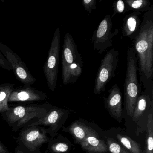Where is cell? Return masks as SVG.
<instances>
[{"label": "cell", "mask_w": 153, "mask_h": 153, "mask_svg": "<svg viewBox=\"0 0 153 153\" xmlns=\"http://www.w3.org/2000/svg\"><path fill=\"white\" fill-rule=\"evenodd\" d=\"M138 35L132 42V47L137 55L140 79L153 80V7L142 16Z\"/></svg>", "instance_id": "obj_1"}, {"label": "cell", "mask_w": 153, "mask_h": 153, "mask_svg": "<svg viewBox=\"0 0 153 153\" xmlns=\"http://www.w3.org/2000/svg\"><path fill=\"white\" fill-rule=\"evenodd\" d=\"M82 56L71 35L65 34L62 55V83L64 85L76 83L83 71Z\"/></svg>", "instance_id": "obj_2"}, {"label": "cell", "mask_w": 153, "mask_h": 153, "mask_svg": "<svg viewBox=\"0 0 153 153\" xmlns=\"http://www.w3.org/2000/svg\"><path fill=\"white\" fill-rule=\"evenodd\" d=\"M52 107L48 103L17 105L10 108L1 114L12 131L16 132L33 120L35 121L44 117Z\"/></svg>", "instance_id": "obj_3"}, {"label": "cell", "mask_w": 153, "mask_h": 153, "mask_svg": "<svg viewBox=\"0 0 153 153\" xmlns=\"http://www.w3.org/2000/svg\"><path fill=\"white\" fill-rule=\"evenodd\" d=\"M137 59L132 46L127 51V67L124 84L125 108L127 114L132 117L141 86L138 80Z\"/></svg>", "instance_id": "obj_4"}, {"label": "cell", "mask_w": 153, "mask_h": 153, "mask_svg": "<svg viewBox=\"0 0 153 153\" xmlns=\"http://www.w3.org/2000/svg\"><path fill=\"white\" fill-rule=\"evenodd\" d=\"M51 139L45 127L25 126L16 138V142L24 153H42V146Z\"/></svg>", "instance_id": "obj_5"}, {"label": "cell", "mask_w": 153, "mask_h": 153, "mask_svg": "<svg viewBox=\"0 0 153 153\" xmlns=\"http://www.w3.org/2000/svg\"><path fill=\"white\" fill-rule=\"evenodd\" d=\"M119 55V51L114 48L108 51L101 60L95 81L94 93L95 94L104 92L105 86L115 76Z\"/></svg>", "instance_id": "obj_6"}, {"label": "cell", "mask_w": 153, "mask_h": 153, "mask_svg": "<svg viewBox=\"0 0 153 153\" xmlns=\"http://www.w3.org/2000/svg\"><path fill=\"white\" fill-rule=\"evenodd\" d=\"M60 29H56L51 43L43 71L50 90L54 91L57 86L60 49Z\"/></svg>", "instance_id": "obj_7"}, {"label": "cell", "mask_w": 153, "mask_h": 153, "mask_svg": "<svg viewBox=\"0 0 153 153\" xmlns=\"http://www.w3.org/2000/svg\"><path fill=\"white\" fill-rule=\"evenodd\" d=\"M111 19V15H106L94 30L92 36L91 40L94 44V50L99 54H102L112 46L114 37L119 33L118 29L112 32L113 23Z\"/></svg>", "instance_id": "obj_8"}, {"label": "cell", "mask_w": 153, "mask_h": 153, "mask_svg": "<svg viewBox=\"0 0 153 153\" xmlns=\"http://www.w3.org/2000/svg\"><path fill=\"white\" fill-rule=\"evenodd\" d=\"M0 51L9 62L11 70L18 80L25 85L34 84L36 79L32 76L25 62L8 46L0 42Z\"/></svg>", "instance_id": "obj_9"}, {"label": "cell", "mask_w": 153, "mask_h": 153, "mask_svg": "<svg viewBox=\"0 0 153 153\" xmlns=\"http://www.w3.org/2000/svg\"><path fill=\"white\" fill-rule=\"evenodd\" d=\"M64 112L62 109L52 107L44 117L37 119L32 122L26 126H40L46 128V131L53 138L60 126V123L64 115Z\"/></svg>", "instance_id": "obj_10"}, {"label": "cell", "mask_w": 153, "mask_h": 153, "mask_svg": "<svg viewBox=\"0 0 153 153\" xmlns=\"http://www.w3.org/2000/svg\"><path fill=\"white\" fill-rule=\"evenodd\" d=\"M45 93L35 89L31 85H25L13 89L9 97L8 102H33L41 101L47 99Z\"/></svg>", "instance_id": "obj_11"}, {"label": "cell", "mask_w": 153, "mask_h": 153, "mask_svg": "<svg viewBox=\"0 0 153 153\" xmlns=\"http://www.w3.org/2000/svg\"><path fill=\"white\" fill-rule=\"evenodd\" d=\"M141 15L142 13L139 11H134L124 16L122 27L123 37H128L132 40L137 37L140 30Z\"/></svg>", "instance_id": "obj_12"}, {"label": "cell", "mask_w": 153, "mask_h": 153, "mask_svg": "<svg viewBox=\"0 0 153 153\" xmlns=\"http://www.w3.org/2000/svg\"><path fill=\"white\" fill-rule=\"evenodd\" d=\"M106 106L114 117L120 120L122 115V99L120 90L115 84L109 89V95L105 99Z\"/></svg>", "instance_id": "obj_13"}, {"label": "cell", "mask_w": 153, "mask_h": 153, "mask_svg": "<svg viewBox=\"0 0 153 153\" xmlns=\"http://www.w3.org/2000/svg\"><path fill=\"white\" fill-rule=\"evenodd\" d=\"M97 134L87 137L80 143L81 147L85 150L92 153H104L108 152V146L104 140L99 139Z\"/></svg>", "instance_id": "obj_14"}, {"label": "cell", "mask_w": 153, "mask_h": 153, "mask_svg": "<svg viewBox=\"0 0 153 153\" xmlns=\"http://www.w3.org/2000/svg\"><path fill=\"white\" fill-rule=\"evenodd\" d=\"M70 131L78 142L81 143L89 135L97 134L90 127L80 123H74L69 128Z\"/></svg>", "instance_id": "obj_15"}, {"label": "cell", "mask_w": 153, "mask_h": 153, "mask_svg": "<svg viewBox=\"0 0 153 153\" xmlns=\"http://www.w3.org/2000/svg\"><path fill=\"white\" fill-rule=\"evenodd\" d=\"M14 84L5 83L0 85V114L9 111L8 99L14 89Z\"/></svg>", "instance_id": "obj_16"}, {"label": "cell", "mask_w": 153, "mask_h": 153, "mask_svg": "<svg viewBox=\"0 0 153 153\" xmlns=\"http://www.w3.org/2000/svg\"><path fill=\"white\" fill-rule=\"evenodd\" d=\"M153 94L152 93L148 92L145 90L143 94L139 96L138 97L136 103V106L132 116V120L136 121L143 114L144 112L146 111L149 103L151 102L150 101L149 94Z\"/></svg>", "instance_id": "obj_17"}, {"label": "cell", "mask_w": 153, "mask_h": 153, "mask_svg": "<svg viewBox=\"0 0 153 153\" xmlns=\"http://www.w3.org/2000/svg\"><path fill=\"white\" fill-rule=\"evenodd\" d=\"M127 12L130 11H137L146 12L148 11L152 7L151 3L148 0H125Z\"/></svg>", "instance_id": "obj_18"}, {"label": "cell", "mask_w": 153, "mask_h": 153, "mask_svg": "<svg viewBox=\"0 0 153 153\" xmlns=\"http://www.w3.org/2000/svg\"><path fill=\"white\" fill-rule=\"evenodd\" d=\"M117 138L123 146L125 147L131 153H142L139 144L129 137L118 134Z\"/></svg>", "instance_id": "obj_19"}, {"label": "cell", "mask_w": 153, "mask_h": 153, "mask_svg": "<svg viewBox=\"0 0 153 153\" xmlns=\"http://www.w3.org/2000/svg\"><path fill=\"white\" fill-rule=\"evenodd\" d=\"M147 137L146 142L145 153H153V119L152 114L148 116Z\"/></svg>", "instance_id": "obj_20"}, {"label": "cell", "mask_w": 153, "mask_h": 153, "mask_svg": "<svg viewBox=\"0 0 153 153\" xmlns=\"http://www.w3.org/2000/svg\"><path fill=\"white\" fill-rule=\"evenodd\" d=\"M46 153H63L68 150V145L61 141H53L51 139Z\"/></svg>", "instance_id": "obj_21"}, {"label": "cell", "mask_w": 153, "mask_h": 153, "mask_svg": "<svg viewBox=\"0 0 153 153\" xmlns=\"http://www.w3.org/2000/svg\"><path fill=\"white\" fill-rule=\"evenodd\" d=\"M113 14L111 16V18L112 19L115 15L118 14H123L124 15L127 12V7L126 4L124 1L122 0H119L114 2L112 5Z\"/></svg>", "instance_id": "obj_22"}, {"label": "cell", "mask_w": 153, "mask_h": 153, "mask_svg": "<svg viewBox=\"0 0 153 153\" xmlns=\"http://www.w3.org/2000/svg\"><path fill=\"white\" fill-rule=\"evenodd\" d=\"M107 143L108 149L111 153H131L118 143L110 139H107Z\"/></svg>", "instance_id": "obj_23"}, {"label": "cell", "mask_w": 153, "mask_h": 153, "mask_svg": "<svg viewBox=\"0 0 153 153\" xmlns=\"http://www.w3.org/2000/svg\"><path fill=\"white\" fill-rule=\"evenodd\" d=\"M82 5L88 14H90L93 10L96 9V1L95 0H83Z\"/></svg>", "instance_id": "obj_24"}, {"label": "cell", "mask_w": 153, "mask_h": 153, "mask_svg": "<svg viewBox=\"0 0 153 153\" xmlns=\"http://www.w3.org/2000/svg\"><path fill=\"white\" fill-rule=\"evenodd\" d=\"M0 67L7 70L11 71V68L9 62L4 57L2 53L0 51Z\"/></svg>", "instance_id": "obj_25"}, {"label": "cell", "mask_w": 153, "mask_h": 153, "mask_svg": "<svg viewBox=\"0 0 153 153\" xmlns=\"http://www.w3.org/2000/svg\"><path fill=\"white\" fill-rule=\"evenodd\" d=\"M0 153H10L7 148L0 141Z\"/></svg>", "instance_id": "obj_26"}, {"label": "cell", "mask_w": 153, "mask_h": 153, "mask_svg": "<svg viewBox=\"0 0 153 153\" xmlns=\"http://www.w3.org/2000/svg\"><path fill=\"white\" fill-rule=\"evenodd\" d=\"M14 153H24V152H23V151L20 149L19 147L18 146H17L16 147V149H15Z\"/></svg>", "instance_id": "obj_27"}, {"label": "cell", "mask_w": 153, "mask_h": 153, "mask_svg": "<svg viewBox=\"0 0 153 153\" xmlns=\"http://www.w3.org/2000/svg\"><path fill=\"white\" fill-rule=\"evenodd\" d=\"M143 153H145V152H144H144H143Z\"/></svg>", "instance_id": "obj_28"}]
</instances>
